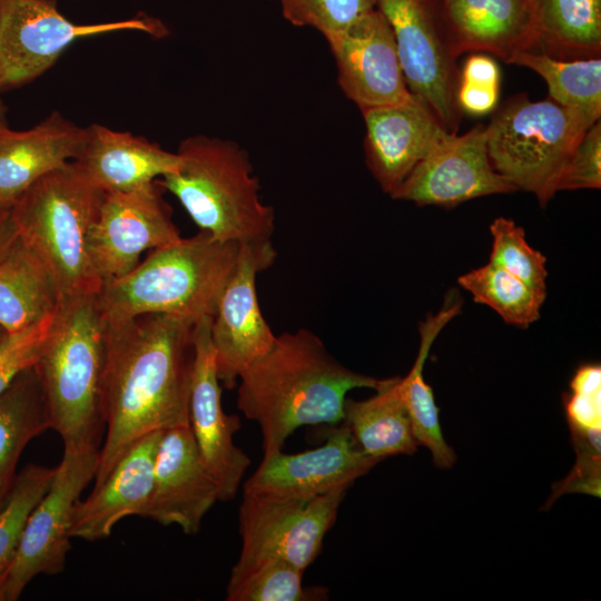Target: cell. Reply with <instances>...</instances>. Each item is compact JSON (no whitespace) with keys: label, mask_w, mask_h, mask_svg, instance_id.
<instances>
[{"label":"cell","mask_w":601,"mask_h":601,"mask_svg":"<svg viewBox=\"0 0 601 601\" xmlns=\"http://www.w3.org/2000/svg\"><path fill=\"white\" fill-rule=\"evenodd\" d=\"M6 332L2 327H0V339L4 336Z\"/></svg>","instance_id":"cell-42"},{"label":"cell","mask_w":601,"mask_h":601,"mask_svg":"<svg viewBox=\"0 0 601 601\" xmlns=\"http://www.w3.org/2000/svg\"><path fill=\"white\" fill-rule=\"evenodd\" d=\"M55 469L28 464L19 472L0 506V569H8L27 520L48 491Z\"/></svg>","instance_id":"cell-32"},{"label":"cell","mask_w":601,"mask_h":601,"mask_svg":"<svg viewBox=\"0 0 601 601\" xmlns=\"http://www.w3.org/2000/svg\"><path fill=\"white\" fill-rule=\"evenodd\" d=\"M376 8L393 31L410 91L455 132L460 121L459 78L441 0H376Z\"/></svg>","instance_id":"cell-11"},{"label":"cell","mask_w":601,"mask_h":601,"mask_svg":"<svg viewBox=\"0 0 601 601\" xmlns=\"http://www.w3.org/2000/svg\"><path fill=\"white\" fill-rule=\"evenodd\" d=\"M86 139V127L53 111L35 127L0 134V200L13 204L48 173L75 160Z\"/></svg>","instance_id":"cell-22"},{"label":"cell","mask_w":601,"mask_h":601,"mask_svg":"<svg viewBox=\"0 0 601 601\" xmlns=\"http://www.w3.org/2000/svg\"><path fill=\"white\" fill-rule=\"evenodd\" d=\"M367 400H347L343 422L349 427L357 445L368 455L383 459L413 454L417 443L402 397L400 377L384 378Z\"/></svg>","instance_id":"cell-27"},{"label":"cell","mask_w":601,"mask_h":601,"mask_svg":"<svg viewBox=\"0 0 601 601\" xmlns=\"http://www.w3.org/2000/svg\"><path fill=\"white\" fill-rule=\"evenodd\" d=\"M346 489L309 500L245 494L238 512L242 550L233 571L266 560H284L305 571L319 555Z\"/></svg>","instance_id":"cell-10"},{"label":"cell","mask_w":601,"mask_h":601,"mask_svg":"<svg viewBox=\"0 0 601 601\" xmlns=\"http://www.w3.org/2000/svg\"><path fill=\"white\" fill-rule=\"evenodd\" d=\"M532 69L546 82L550 99L580 117L588 126L601 115V59H559L535 50H521L508 60Z\"/></svg>","instance_id":"cell-29"},{"label":"cell","mask_w":601,"mask_h":601,"mask_svg":"<svg viewBox=\"0 0 601 601\" xmlns=\"http://www.w3.org/2000/svg\"><path fill=\"white\" fill-rule=\"evenodd\" d=\"M60 298L49 270L17 236L0 255V327L28 328L50 316Z\"/></svg>","instance_id":"cell-24"},{"label":"cell","mask_w":601,"mask_h":601,"mask_svg":"<svg viewBox=\"0 0 601 601\" xmlns=\"http://www.w3.org/2000/svg\"><path fill=\"white\" fill-rule=\"evenodd\" d=\"M462 302L451 293L443 307L430 315L420 325L421 343L416 359L406 376L400 377L402 397L410 417L411 428L417 445L427 447L434 464L450 469L455 463V453L445 442L432 387L424 381L423 366L430 348L443 327L461 311Z\"/></svg>","instance_id":"cell-26"},{"label":"cell","mask_w":601,"mask_h":601,"mask_svg":"<svg viewBox=\"0 0 601 601\" xmlns=\"http://www.w3.org/2000/svg\"><path fill=\"white\" fill-rule=\"evenodd\" d=\"M194 325L165 314L106 321L101 400L106 436L93 487L140 437L189 425Z\"/></svg>","instance_id":"cell-1"},{"label":"cell","mask_w":601,"mask_h":601,"mask_svg":"<svg viewBox=\"0 0 601 601\" xmlns=\"http://www.w3.org/2000/svg\"><path fill=\"white\" fill-rule=\"evenodd\" d=\"M17 236L12 218V204L0 200V255Z\"/></svg>","instance_id":"cell-39"},{"label":"cell","mask_w":601,"mask_h":601,"mask_svg":"<svg viewBox=\"0 0 601 601\" xmlns=\"http://www.w3.org/2000/svg\"><path fill=\"white\" fill-rule=\"evenodd\" d=\"M284 18L296 27H309L327 38L376 8V0H274Z\"/></svg>","instance_id":"cell-34"},{"label":"cell","mask_w":601,"mask_h":601,"mask_svg":"<svg viewBox=\"0 0 601 601\" xmlns=\"http://www.w3.org/2000/svg\"><path fill=\"white\" fill-rule=\"evenodd\" d=\"M457 283L476 303L491 307L505 323L522 328L540 318L546 295L491 263L461 275Z\"/></svg>","instance_id":"cell-30"},{"label":"cell","mask_w":601,"mask_h":601,"mask_svg":"<svg viewBox=\"0 0 601 601\" xmlns=\"http://www.w3.org/2000/svg\"><path fill=\"white\" fill-rule=\"evenodd\" d=\"M210 325L211 317L194 325L189 426L203 464L218 485L219 500L228 501L235 497L250 459L234 443V434L240 428L239 417L226 414L221 405Z\"/></svg>","instance_id":"cell-15"},{"label":"cell","mask_w":601,"mask_h":601,"mask_svg":"<svg viewBox=\"0 0 601 601\" xmlns=\"http://www.w3.org/2000/svg\"><path fill=\"white\" fill-rule=\"evenodd\" d=\"M323 445L304 452L263 456L244 493L276 500H309L348 489L380 460L366 454L346 423L327 432Z\"/></svg>","instance_id":"cell-14"},{"label":"cell","mask_w":601,"mask_h":601,"mask_svg":"<svg viewBox=\"0 0 601 601\" xmlns=\"http://www.w3.org/2000/svg\"><path fill=\"white\" fill-rule=\"evenodd\" d=\"M156 183L126 191H105L90 229L88 250L102 284L131 272L146 250L180 238L170 206Z\"/></svg>","instance_id":"cell-12"},{"label":"cell","mask_w":601,"mask_h":601,"mask_svg":"<svg viewBox=\"0 0 601 601\" xmlns=\"http://www.w3.org/2000/svg\"><path fill=\"white\" fill-rule=\"evenodd\" d=\"M86 178L101 191H126L152 185L175 173L180 157L145 137L104 125L86 127L83 146L75 160Z\"/></svg>","instance_id":"cell-21"},{"label":"cell","mask_w":601,"mask_h":601,"mask_svg":"<svg viewBox=\"0 0 601 601\" xmlns=\"http://www.w3.org/2000/svg\"><path fill=\"white\" fill-rule=\"evenodd\" d=\"M102 195L71 160L12 204L18 236L49 270L61 297L98 294L102 286L88 250Z\"/></svg>","instance_id":"cell-6"},{"label":"cell","mask_w":601,"mask_h":601,"mask_svg":"<svg viewBox=\"0 0 601 601\" xmlns=\"http://www.w3.org/2000/svg\"><path fill=\"white\" fill-rule=\"evenodd\" d=\"M276 256L272 240L242 244L237 266L211 318L217 374L226 388H234L243 372L265 355L276 339L262 314L256 290L257 275L270 267Z\"/></svg>","instance_id":"cell-13"},{"label":"cell","mask_w":601,"mask_h":601,"mask_svg":"<svg viewBox=\"0 0 601 601\" xmlns=\"http://www.w3.org/2000/svg\"><path fill=\"white\" fill-rule=\"evenodd\" d=\"M490 231L493 242L489 263L546 293V258L529 245L524 229L510 218L497 217L492 221Z\"/></svg>","instance_id":"cell-33"},{"label":"cell","mask_w":601,"mask_h":601,"mask_svg":"<svg viewBox=\"0 0 601 601\" xmlns=\"http://www.w3.org/2000/svg\"><path fill=\"white\" fill-rule=\"evenodd\" d=\"M53 313L28 328L6 333L0 339V395L18 374L35 364Z\"/></svg>","instance_id":"cell-37"},{"label":"cell","mask_w":601,"mask_h":601,"mask_svg":"<svg viewBox=\"0 0 601 601\" xmlns=\"http://www.w3.org/2000/svg\"><path fill=\"white\" fill-rule=\"evenodd\" d=\"M177 171L155 183L171 193L193 221L217 239L254 244L270 240L275 211L245 148L230 139L195 135L179 144Z\"/></svg>","instance_id":"cell-5"},{"label":"cell","mask_w":601,"mask_h":601,"mask_svg":"<svg viewBox=\"0 0 601 601\" xmlns=\"http://www.w3.org/2000/svg\"><path fill=\"white\" fill-rule=\"evenodd\" d=\"M572 393L564 396L569 426L580 430H601V366L581 365L573 375Z\"/></svg>","instance_id":"cell-36"},{"label":"cell","mask_w":601,"mask_h":601,"mask_svg":"<svg viewBox=\"0 0 601 601\" xmlns=\"http://www.w3.org/2000/svg\"><path fill=\"white\" fill-rule=\"evenodd\" d=\"M500 96V69L495 60L473 55L464 63L456 89L460 111L481 116L492 111Z\"/></svg>","instance_id":"cell-35"},{"label":"cell","mask_w":601,"mask_h":601,"mask_svg":"<svg viewBox=\"0 0 601 601\" xmlns=\"http://www.w3.org/2000/svg\"><path fill=\"white\" fill-rule=\"evenodd\" d=\"M120 30L167 35L151 17L79 24L58 10L56 0H0V95L42 76L78 39Z\"/></svg>","instance_id":"cell-8"},{"label":"cell","mask_w":601,"mask_h":601,"mask_svg":"<svg viewBox=\"0 0 601 601\" xmlns=\"http://www.w3.org/2000/svg\"><path fill=\"white\" fill-rule=\"evenodd\" d=\"M383 381L347 368L316 334L298 328L277 335L270 349L243 372L237 407L259 425L267 456L282 451L300 426L343 422L346 394L377 390Z\"/></svg>","instance_id":"cell-2"},{"label":"cell","mask_w":601,"mask_h":601,"mask_svg":"<svg viewBox=\"0 0 601 601\" xmlns=\"http://www.w3.org/2000/svg\"><path fill=\"white\" fill-rule=\"evenodd\" d=\"M105 358L106 321L97 294L61 297L32 366L65 447L99 446Z\"/></svg>","instance_id":"cell-3"},{"label":"cell","mask_w":601,"mask_h":601,"mask_svg":"<svg viewBox=\"0 0 601 601\" xmlns=\"http://www.w3.org/2000/svg\"><path fill=\"white\" fill-rule=\"evenodd\" d=\"M51 428L43 392L33 366L26 368L0 395V506L17 476L27 444Z\"/></svg>","instance_id":"cell-28"},{"label":"cell","mask_w":601,"mask_h":601,"mask_svg":"<svg viewBox=\"0 0 601 601\" xmlns=\"http://www.w3.org/2000/svg\"><path fill=\"white\" fill-rule=\"evenodd\" d=\"M533 49L559 59L595 58L601 50V0H524Z\"/></svg>","instance_id":"cell-25"},{"label":"cell","mask_w":601,"mask_h":601,"mask_svg":"<svg viewBox=\"0 0 601 601\" xmlns=\"http://www.w3.org/2000/svg\"><path fill=\"white\" fill-rule=\"evenodd\" d=\"M367 167L390 196L411 171L455 132L449 131L418 96L362 110Z\"/></svg>","instance_id":"cell-18"},{"label":"cell","mask_w":601,"mask_h":601,"mask_svg":"<svg viewBox=\"0 0 601 601\" xmlns=\"http://www.w3.org/2000/svg\"><path fill=\"white\" fill-rule=\"evenodd\" d=\"M7 111L6 105L0 99V134L9 129Z\"/></svg>","instance_id":"cell-40"},{"label":"cell","mask_w":601,"mask_h":601,"mask_svg":"<svg viewBox=\"0 0 601 601\" xmlns=\"http://www.w3.org/2000/svg\"><path fill=\"white\" fill-rule=\"evenodd\" d=\"M601 187V122H594L582 136L564 166L556 191L599 189Z\"/></svg>","instance_id":"cell-38"},{"label":"cell","mask_w":601,"mask_h":601,"mask_svg":"<svg viewBox=\"0 0 601 601\" xmlns=\"http://www.w3.org/2000/svg\"><path fill=\"white\" fill-rule=\"evenodd\" d=\"M98 465V449L65 447L50 486L30 513L8 568L7 601L19 599L37 575L63 571L73 509L83 489L95 479Z\"/></svg>","instance_id":"cell-9"},{"label":"cell","mask_w":601,"mask_h":601,"mask_svg":"<svg viewBox=\"0 0 601 601\" xmlns=\"http://www.w3.org/2000/svg\"><path fill=\"white\" fill-rule=\"evenodd\" d=\"M217 500L218 485L203 464L190 426L164 430L145 518L196 534Z\"/></svg>","instance_id":"cell-19"},{"label":"cell","mask_w":601,"mask_h":601,"mask_svg":"<svg viewBox=\"0 0 601 601\" xmlns=\"http://www.w3.org/2000/svg\"><path fill=\"white\" fill-rule=\"evenodd\" d=\"M589 128L550 98L532 101L524 95L515 97L486 127L491 165L544 206L556 193L558 179Z\"/></svg>","instance_id":"cell-7"},{"label":"cell","mask_w":601,"mask_h":601,"mask_svg":"<svg viewBox=\"0 0 601 601\" xmlns=\"http://www.w3.org/2000/svg\"><path fill=\"white\" fill-rule=\"evenodd\" d=\"M304 571L284 560H266L230 572L227 601H317L328 598L324 587H304Z\"/></svg>","instance_id":"cell-31"},{"label":"cell","mask_w":601,"mask_h":601,"mask_svg":"<svg viewBox=\"0 0 601 601\" xmlns=\"http://www.w3.org/2000/svg\"><path fill=\"white\" fill-rule=\"evenodd\" d=\"M240 248L239 243L200 230L151 250L127 275L102 284L97 296L105 321L145 314L178 316L193 323L213 318Z\"/></svg>","instance_id":"cell-4"},{"label":"cell","mask_w":601,"mask_h":601,"mask_svg":"<svg viewBox=\"0 0 601 601\" xmlns=\"http://www.w3.org/2000/svg\"><path fill=\"white\" fill-rule=\"evenodd\" d=\"M325 39L339 87L361 111L402 104L412 97L393 31L377 8Z\"/></svg>","instance_id":"cell-16"},{"label":"cell","mask_w":601,"mask_h":601,"mask_svg":"<svg viewBox=\"0 0 601 601\" xmlns=\"http://www.w3.org/2000/svg\"><path fill=\"white\" fill-rule=\"evenodd\" d=\"M519 190L491 165L486 127L455 134L423 159L391 195L416 205L454 207L467 200Z\"/></svg>","instance_id":"cell-17"},{"label":"cell","mask_w":601,"mask_h":601,"mask_svg":"<svg viewBox=\"0 0 601 601\" xmlns=\"http://www.w3.org/2000/svg\"><path fill=\"white\" fill-rule=\"evenodd\" d=\"M162 431L136 441L112 467L105 481L83 501L78 500L72 514L70 535L97 541L110 535L124 518H145L149 503L154 467Z\"/></svg>","instance_id":"cell-20"},{"label":"cell","mask_w":601,"mask_h":601,"mask_svg":"<svg viewBox=\"0 0 601 601\" xmlns=\"http://www.w3.org/2000/svg\"><path fill=\"white\" fill-rule=\"evenodd\" d=\"M451 51H487L505 62L533 49L531 20L524 0H441Z\"/></svg>","instance_id":"cell-23"},{"label":"cell","mask_w":601,"mask_h":601,"mask_svg":"<svg viewBox=\"0 0 601 601\" xmlns=\"http://www.w3.org/2000/svg\"><path fill=\"white\" fill-rule=\"evenodd\" d=\"M8 569H0V601L6 600V581Z\"/></svg>","instance_id":"cell-41"}]
</instances>
